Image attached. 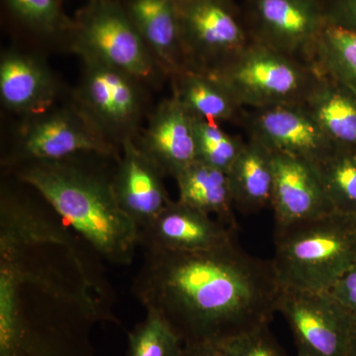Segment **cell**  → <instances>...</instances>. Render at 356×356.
<instances>
[{
  "label": "cell",
  "instance_id": "24",
  "mask_svg": "<svg viewBox=\"0 0 356 356\" xmlns=\"http://www.w3.org/2000/svg\"><path fill=\"white\" fill-rule=\"evenodd\" d=\"M128 356H180L184 341L161 314L147 310V316L129 334Z\"/></svg>",
  "mask_w": 356,
  "mask_h": 356
},
{
  "label": "cell",
  "instance_id": "33",
  "mask_svg": "<svg viewBox=\"0 0 356 356\" xmlns=\"http://www.w3.org/2000/svg\"><path fill=\"white\" fill-rule=\"evenodd\" d=\"M177 4L184 3V2L191 1V0H175Z\"/></svg>",
  "mask_w": 356,
  "mask_h": 356
},
{
  "label": "cell",
  "instance_id": "8",
  "mask_svg": "<svg viewBox=\"0 0 356 356\" xmlns=\"http://www.w3.org/2000/svg\"><path fill=\"white\" fill-rule=\"evenodd\" d=\"M186 70L215 72L252 42L235 0L177 4Z\"/></svg>",
  "mask_w": 356,
  "mask_h": 356
},
{
  "label": "cell",
  "instance_id": "11",
  "mask_svg": "<svg viewBox=\"0 0 356 356\" xmlns=\"http://www.w3.org/2000/svg\"><path fill=\"white\" fill-rule=\"evenodd\" d=\"M243 112L250 139L271 153L290 154L316 163L334 146L304 104H283Z\"/></svg>",
  "mask_w": 356,
  "mask_h": 356
},
{
  "label": "cell",
  "instance_id": "10",
  "mask_svg": "<svg viewBox=\"0 0 356 356\" xmlns=\"http://www.w3.org/2000/svg\"><path fill=\"white\" fill-rule=\"evenodd\" d=\"M243 21L254 43L312 64L324 30L323 7L315 0H242Z\"/></svg>",
  "mask_w": 356,
  "mask_h": 356
},
{
  "label": "cell",
  "instance_id": "5",
  "mask_svg": "<svg viewBox=\"0 0 356 356\" xmlns=\"http://www.w3.org/2000/svg\"><path fill=\"white\" fill-rule=\"evenodd\" d=\"M70 33L76 54L93 56L142 81L163 74L127 9L115 0H88L76 13Z\"/></svg>",
  "mask_w": 356,
  "mask_h": 356
},
{
  "label": "cell",
  "instance_id": "9",
  "mask_svg": "<svg viewBox=\"0 0 356 356\" xmlns=\"http://www.w3.org/2000/svg\"><path fill=\"white\" fill-rule=\"evenodd\" d=\"M277 312L287 321L297 356H346L356 327L331 291L281 288Z\"/></svg>",
  "mask_w": 356,
  "mask_h": 356
},
{
  "label": "cell",
  "instance_id": "17",
  "mask_svg": "<svg viewBox=\"0 0 356 356\" xmlns=\"http://www.w3.org/2000/svg\"><path fill=\"white\" fill-rule=\"evenodd\" d=\"M129 15L166 76L186 70L175 0H128Z\"/></svg>",
  "mask_w": 356,
  "mask_h": 356
},
{
  "label": "cell",
  "instance_id": "21",
  "mask_svg": "<svg viewBox=\"0 0 356 356\" xmlns=\"http://www.w3.org/2000/svg\"><path fill=\"white\" fill-rule=\"evenodd\" d=\"M178 201L201 211L234 229L233 195L228 172L196 161L177 178Z\"/></svg>",
  "mask_w": 356,
  "mask_h": 356
},
{
  "label": "cell",
  "instance_id": "23",
  "mask_svg": "<svg viewBox=\"0 0 356 356\" xmlns=\"http://www.w3.org/2000/svg\"><path fill=\"white\" fill-rule=\"evenodd\" d=\"M312 64L356 95V34L325 25L314 51Z\"/></svg>",
  "mask_w": 356,
  "mask_h": 356
},
{
  "label": "cell",
  "instance_id": "26",
  "mask_svg": "<svg viewBox=\"0 0 356 356\" xmlns=\"http://www.w3.org/2000/svg\"><path fill=\"white\" fill-rule=\"evenodd\" d=\"M11 13L26 25L47 35L72 29V21L67 19L60 0H6Z\"/></svg>",
  "mask_w": 356,
  "mask_h": 356
},
{
  "label": "cell",
  "instance_id": "15",
  "mask_svg": "<svg viewBox=\"0 0 356 356\" xmlns=\"http://www.w3.org/2000/svg\"><path fill=\"white\" fill-rule=\"evenodd\" d=\"M136 142L165 177L175 179L197 161L194 117L173 95L159 103Z\"/></svg>",
  "mask_w": 356,
  "mask_h": 356
},
{
  "label": "cell",
  "instance_id": "31",
  "mask_svg": "<svg viewBox=\"0 0 356 356\" xmlns=\"http://www.w3.org/2000/svg\"><path fill=\"white\" fill-rule=\"evenodd\" d=\"M346 356H356V327L353 336L351 337L350 348H348V355Z\"/></svg>",
  "mask_w": 356,
  "mask_h": 356
},
{
  "label": "cell",
  "instance_id": "4",
  "mask_svg": "<svg viewBox=\"0 0 356 356\" xmlns=\"http://www.w3.org/2000/svg\"><path fill=\"white\" fill-rule=\"evenodd\" d=\"M243 109L303 104L318 70L315 65L250 42L228 64L209 72Z\"/></svg>",
  "mask_w": 356,
  "mask_h": 356
},
{
  "label": "cell",
  "instance_id": "14",
  "mask_svg": "<svg viewBox=\"0 0 356 356\" xmlns=\"http://www.w3.org/2000/svg\"><path fill=\"white\" fill-rule=\"evenodd\" d=\"M117 163L113 175L115 195L140 231L172 201L163 184L165 175L134 138L123 140Z\"/></svg>",
  "mask_w": 356,
  "mask_h": 356
},
{
  "label": "cell",
  "instance_id": "30",
  "mask_svg": "<svg viewBox=\"0 0 356 356\" xmlns=\"http://www.w3.org/2000/svg\"><path fill=\"white\" fill-rule=\"evenodd\" d=\"M180 356H225L221 344L212 341H192L184 344Z\"/></svg>",
  "mask_w": 356,
  "mask_h": 356
},
{
  "label": "cell",
  "instance_id": "12",
  "mask_svg": "<svg viewBox=\"0 0 356 356\" xmlns=\"http://www.w3.org/2000/svg\"><path fill=\"white\" fill-rule=\"evenodd\" d=\"M271 206L275 231L334 212L313 163L290 154L273 153Z\"/></svg>",
  "mask_w": 356,
  "mask_h": 356
},
{
  "label": "cell",
  "instance_id": "22",
  "mask_svg": "<svg viewBox=\"0 0 356 356\" xmlns=\"http://www.w3.org/2000/svg\"><path fill=\"white\" fill-rule=\"evenodd\" d=\"M337 212L356 217V149L337 146L314 163Z\"/></svg>",
  "mask_w": 356,
  "mask_h": 356
},
{
  "label": "cell",
  "instance_id": "3",
  "mask_svg": "<svg viewBox=\"0 0 356 356\" xmlns=\"http://www.w3.org/2000/svg\"><path fill=\"white\" fill-rule=\"evenodd\" d=\"M271 264L284 289L330 291L356 259V217L334 212L274 231Z\"/></svg>",
  "mask_w": 356,
  "mask_h": 356
},
{
  "label": "cell",
  "instance_id": "28",
  "mask_svg": "<svg viewBox=\"0 0 356 356\" xmlns=\"http://www.w3.org/2000/svg\"><path fill=\"white\" fill-rule=\"evenodd\" d=\"M323 13L325 25L356 34V0H327Z\"/></svg>",
  "mask_w": 356,
  "mask_h": 356
},
{
  "label": "cell",
  "instance_id": "27",
  "mask_svg": "<svg viewBox=\"0 0 356 356\" xmlns=\"http://www.w3.org/2000/svg\"><path fill=\"white\" fill-rule=\"evenodd\" d=\"M220 344L225 356H288L268 325L229 337Z\"/></svg>",
  "mask_w": 356,
  "mask_h": 356
},
{
  "label": "cell",
  "instance_id": "20",
  "mask_svg": "<svg viewBox=\"0 0 356 356\" xmlns=\"http://www.w3.org/2000/svg\"><path fill=\"white\" fill-rule=\"evenodd\" d=\"M228 175L235 208L254 213L271 206L273 153L266 147L248 139Z\"/></svg>",
  "mask_w": 356,
  "mask_h": 356
},
{
  "label": "cell",
  "instance_id": "29",
  "mask_svg": "<svg viewBox=\"0 0 356 356\" xmlns=\"http://www.w3.org/2000/svg\"><path fill=\"white\" fill-rule=\"evenodd\" d=\"M330 291L341 302L356 324V259Z\"/></svg>",
  "mask_w": 356,
  "mask_h": 356
},
{
  "label": "cell",
  "instance_id": "1",
  "mask_svg": "<svg viewBox=\"0 0 356 356\" xmlns=\"http://www.w3.org/2000/svg\"><path fill=\"white\" fill-rule=\"evenodd\" d=\"M133 293L158 312L184 343H221L261 325L277 312L280 285L270 261L235 241L203 252L144 250Z\"/></svg>",
  "mask_w": 356,
  "mask_h": 356
},
{
  "label": "cell",
  "instance_id": "13",
  "mask_svg": "<svg viewBox=\"0 0 356 356\" xmlns=\"http://www.w3.org/2000/svg\"><path fill=\"white\" fill-rule=\"evenodd\" d=\"M234 241L233 228L178 200L139 231V245L144 250L203 252Z\"/></svg>",
  "mask_w": 356,
  "mask_h": 356
},
{
  "label": "cell",
  "instance_id": "6",
  "mask_svg": "<svg viewBox=\"0 0 356 356\" xmlns=\"http://www.w3.org/2000/svg\"><path fill=\"white\" fill-rule=\"evenodd\" d=\"M118 149L72 102L26 118L4 165L16 168L88 154L119 159Z\"/></svg>",
  "mask_w": 356,
  "mask_h": 356
},
{
  "label": "cell",
  "instance_id": "32",
  "mask_svg": "<svg viewBox=\"0 0 356 356\" xmlns=\"http://www.w3.org/2000/svg\"><path fill=\"white\" fill-rule=\"evenodd\" d=\"M315 1L318 2V3L323 7V6H324V3L325 1H327V0H315Z\"/></svg>",
  "mask_w": 356,
  "mask_h": 356
},
{
  "label": "cell",
  "instance_id": "19",
  "mask_svg": "<svg viewBox=\"0 0 356 356\" xmlns=\"http://www.w3.org/2000/svg\"><path fill=\"white\" fill-rule=\"evenodd\" d=\"M170 77L172 95L194 118L218 124L242 121L245 109L209 72L184 70Z\"/></svg>",
  "mask_w": 356,
  "mask_h": 356
},
{
  "label": "cell",
  "instance_id": "7",
  "mask_svg": "<svg viewBox=\"0 0 356 356\" xmlns=\"http://www.w3.org/2000/svg\"><path fill=\"white\" fill-rule=\"evenodd\" d=\"M77 55L83 65L74 93L77 108L114 145L137 139L145 106L143 81L93 56Z\"/></svg>",
  "mask_w": 356,
  "mask_h": 356
},
{
  "label": "cell",
  "instance_id": "25",
  "mask_svg": "<svg viewBox=\"0 0 356 356\" xmlns=\"http://www.w3.org/2000/svg\"><path fill=\"white\" fill-rule=\"evenodd\" d=\"M196 156L205 165L228 172L245 143L222 130L220 124L194 118Z\"/></svg>",
  "mask_w": 356,
  "mask_h": 356
},
{
  "label": "cell",
  "instance_id": "2",
  "mask_svg": "<svg viewBox=\"0 0 356 356\" xmlns=\"http://www.w3.org/2000/svg\"><path fill=\"white\" fill-rule=\"evenodd\" d=\"M76 158L16 166V175L95 254L117 266L132 264L139 229L119 205L113 175L83 165Z\"/></svg>",
  "mask_w": 356,
  "mask_h": 356
},
{
  "label": "cell",
  "instance_id": "16",
  "mask_svg": "<svg viewBox=\"0 0 356 356\" xmlns=\"http://www.w3.org/2000/svg\"><path fill=\"white\" fill-rule=\"evenodd\" d=\"M58 93L57 81L38 58L16 51L2 54L0 98L7 109L26 118L53 108Z\"/></svg>",
  "mask_w": 356,
  "mask_h": 356
},
{
  "label": "cell",
  "instance_id": "18",
  "mask_svg": "<svg viewBox=\"0 0 356 356\" xmlns=\"http://www.w3.org/2000/svg\"><path fill=\"white\" fill-rule=\"evenodd\" d=\"M303 104L334 145L356 149V95L353 91L320 72Z\"/></svg>",
  "mask_w": 356,
  "mask_h": 356
}]
</instances>
